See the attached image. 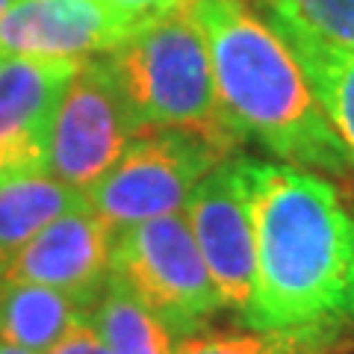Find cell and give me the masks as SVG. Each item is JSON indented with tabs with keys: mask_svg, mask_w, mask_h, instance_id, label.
Returning <instances> with one entry per match:
<instances>
[{
	"mask_svg": "<svg viewBox=\"0 0 354 354\" xmlns=\"http://www.w3.org/2000/svg\"><path fill=\"white\" fill-rule=\"evenodd\" d=\"M254 227L245 328L339 334L354 325V216L328 177L236 160Z\"/></svg>",
	"mask_w": 354,
	"mask_h": 354,
	"instance_id": "obj_1",
	"label": "cell"
},
{
	"mask_svg": "<svg viewBox=\"0 0 354 354\" xmlns=\"http://www.w3.org/2000/svg\"><path fill=\"white\" fill-rule=\"evenodd\" d=\"M189 12L207 41L221 118L236 139H257L295 169L354 171L301 65L269 21L245 0H189Z\"/></svg>",
	"mask_w": 354,
	"mask_h": 354,
	"instance_id": "obj_2",
	"label": "cell"
},
{
	"mask_svg": "<svg viewBox=\"0 0 354 354\" xmlns=\"http://www.w3.org/2000/svg\"><path fill=\"white\" fill-rule=\"evenodd\" d=\"M104 59L142 130H189L234 151L239 139L221 118L207 41L189 6L139 24Z\"/></svg>",
	"mask_w": 354,
	"mask_h": 354,
	"instance_id": "obj_3",
	"label": "cell"
},
{
	"mask_svg": "<svg viewBox=\"0 0 354 354\" xmlns=\"http://www.w3.org/2000/svg\"><path fill=\"white\" fill-rule=\"evenodd\" d=\"M227 157L230 148L189 130H142L113 169L86 189V201L118 236L142 221L183 213L195 186Z\"/></svg>",
	"mask_w": 354,
	"mask_h": 354,
	"instance_id": "obj_4",
	"label": "cell"
},
{
	"mask_svg": "<svg viewBox=\"0 0 354 354\" xmlns=\"http://www.w3.org/2000/svg\"><path fill=\"white\" fill-rule=\"evenodd\" d=\"M109 281L142 301L177 339L204 330L221 301L183 213L121 230L113 245Z\"/></svg>",
	"mask_w": 354,
	"mask_h": 354,
	"instance_id": "obj_5",
	"label": "cell"
},
{
	"mask_svg": "<svg viewBox=\"0 0 354 354\" xmlns=\"http://www.w3.org/2000/svg\"><path fill=\"white\" fill-rule=\"evenodd\" d=\"M142 133L106 59H83L65 86L48 145V174L86 192Z\"/></svg>",
	"mask_w": 354,
	"mask_h": 354,
	"instance_id": "obj_6",
	"label": "cell"
},
{
	"mask_svg": "<svg viewBox=\"0 0 354 354\" xmlns=\"http://www.w3.org/2000/svg\"><path fill=\"white\" fill-rule=\"evenodd\" d=\"M195 245L216 286L221 310L245 322L254 298V227L236 160L227 157L195 186L183 207Z\"/></svg>",
	"mask_w": 354,
	"mask_h": 354,
	"instance_id": "obj_7",
	"label": "cell"
},
{
	"mask_svg": "<svg viewBox=\"0 0 354 354\" xmlns=\"http://www.w3.org/2000/svg\"><path fill=\"white\" fill-rule=\"evenodd\" d=\"M113 245L115 230L86 204L50 221L15 254L0 278L48 286L88 313L109 286Z\"/></svg>",
	"mask_w": 354,
	"mask_h": 354,
	"instance_id": "obj_8",
	"label": "cell"
},
{
	"mask_svg": "<svg viewBox=\"0 0 354 354\" xmlns=\"http://www.w3.org/2000/svg\"><path fill=\"white\" fill-rule=\"evenodd\" d=\"M83 59H0V174L48 171V145L65 86Z\"/></svg>",
	"mask_w": 354,
	"mask_h": 354,
	"instance_id": "obj_9",
	"label": "cell"
},
{
	"mask_svg": "<svg viewBox=\"0 0 354 354\" xmlns=\"http://www.w3.org/2000/svg\"><path fill=\"white\" fill-rule=\"evenodd\" d=\"M133 30L104 0H18L0 18V59H92Z\"/></svg>",
	"mask_w": 354,
	"mask_h": 354,
	"instance_id": "obj_10",
	"label": "cell"
},
{
	"mask_svg": "<svg viewBox=\"0 0 354 354\" xmlns=\"http://www.w3.org/2000/svg\"><path fill=\"white\" fill-rule=\"evenodd\" d=\"M269 24L301 65L325 118L354 162V50L334 44L295 18L269 12Z\"/></svg>",
	"mask_w": 354,
	"mask_h": 354,
	"instance_id": "obj_11",
	"label": "cell"
},
{
	"mask_svg": "<svg viewBox=\"0 0 354 354\" xmlns=\"http://www.w3.org/2000/svg\"><path fill=\"white\" fill-rule=\"evenodd\" d=\"M86 204V192L48 171L0 174V272L50 221Z\"/></svg>",
	"mask_w": 354,
	"mask_h": 354,
	"instance_id": "obj_12",
	"label": "cell"
},
{
	"mask_svg": "<svg viewBox=\"0 0 354 354\" xmlns=\"http://www.w3.org/2000/svg\"><path fill=\"white\" fill-rule=\"evenodd\" d=\"M71 298L36 283L0 278V342L30 354H48L83 319Z\"/></svg>",
	"mask_w": 354,
	"mask_h": 354,
	"instance_id": "obj_13",
	"label": "cell"
},
{
	"mask_svg": "<svg viewBox=\"0 0 354 354\" xmlns=\"http://www.w3.org/2000/svg\"><path fill=\"white\" fill-rule=\"evenodd\" d=\"M88 322L106 342L109 354H174L177 348L171 330L115 281H109L97 304L88 310Z\"/></svg>",
	"mask_w": 354,
	"mask_h": 354,
	"instance_id": "obj_14",
	"label": "cell"
},
{
	"mask_svg": "<svg viewBox=\"0 0 354 354\" xmlns=\"http://www.w3.org/2000/svg\"><path fill=\"white\" fill-rule=\"evenodd\" d=\"M339 334L319 330H195L177 339L174 354H325Z\"/></svg>",
	"mask_w": 354,
	"mask_h": 354,
	"instance_id": "obj_15",
	"label": "cell"
},
{
	"mask_svg": "<svg viewBox=\"0 0 354 354\" xmlns=\"http://www.w3.org/2000/svg\"><path fill=\"white\" fill-rule=\"evenodd\" d=\"M263 6L354 50V0H263Z\"/></svg>",
	"mask_w": 354,
	"mask_h": 354,
	"instance_id": "obj_16",
	"label": "cell"
},
{
	"mask_svg": "<svg viewBox=\"0 0 354 354\" xmlns=\"http://www.w3.org/2000/svg\"><path fill=\"white\" fill-rule=\"evenodd\" d=\"M104 3L124 21H130L133 27H139L145 21H153L160 15L174 12V9L189 6V0H104Z\"/></svg>",
	"mask_w": 354,
	"mask_h": 354,
	"instance_id": "obj_17",
	"label": "cell"
},
{
	"mask_svg": "<svg viewBox=\"0 0 354 354\" xmlns=\"http://www.w3.org/2000/svg\"><path fill=\"white\" fill-rule=\"evenodd\" d=\"M48 354H109V348L101 339V334L95 330V325L88 322V316H83V319H77V322L68 328V334H65Z\"/></svg>",
	"mask_w": 354,
	"mask_h": 354,
	"instance_id": "obj_18",
	"label": "cell"
},
{
	"mask_svg": "<svg viewBox=\"0 0 354 354\" xmlns=\"http://www.w3.org/2000/svg\"><path fill=\"white\" fill-rule=\"evenodd\" d=\"M18 3V0H0V18H3L6 12H9V9H12Z\"/></svg>",
	"mask_w": 354,
	"mask_h": 354,
	"instance_id": "obj_19",
	"label": "cell"
},
{
	"mask_svg": "<svg viewBox=\"0 0 354 354\" xmlns=\"http://www.w3.org/2000/svg\"><path fill=\"white\" fill-rule=\"evenodd\" d=\"M0 354H30V351H21V348H12V346H3V342H0Z\"/></svg>",
	"mask_w": 354,
	"mask_h": 354,
	"instance_id": "obj_20",
	"label": "cell"
}]
</instances>
